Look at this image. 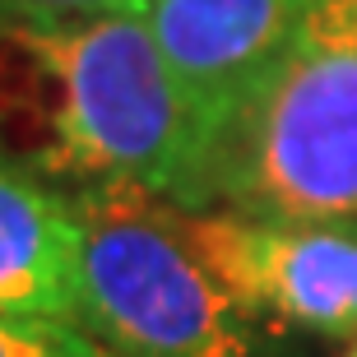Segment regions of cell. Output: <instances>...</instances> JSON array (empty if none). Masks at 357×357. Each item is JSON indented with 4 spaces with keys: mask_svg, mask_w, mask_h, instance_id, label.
<instances>
[{
    "mask_svg": "<svg viewBox=\"0 0 357 357\" xmlns=\"http://www.w3.org/2000/svg\"><path fill=\"white\" fill-rule=\"evenodd\" d=\"M204 260L278 330L357 334V237L232 209L190 213Z\"/></svg>",
    "mask_w": 357,
    "mask_h": 357,
    "instance_id": "5b68a950",
    "label": "cell"
},
{
    "mask_svg": "<svg viewBox=\"0 0 357 357\" xmlns=\"http://www.w3.org/2000/svg\"><path fill=\"white\" fill-rule=\"evenodd\" d=\"M302 47L357 52V0H320L302 33Z\"/></svg>",
    "mask_w": 357,
    "mask_h": 357,
    "instance_id": "ba28073f",
    "label": "cell"
},
{
    "mask_svg": "<svg viewBox=\"0 0 357 357\" xmlns=\"http://www.w3.org/2000/svg\"><path fill=\"white\" fill-rule=\"evenodd\" d=\"M0 311L79 316L75 195L0 153Z\"/></svg>",
    "mask_w": 357,
    "mask_h": 357,
    "instance_id": "8992f818",
    "label": "cell"
},
{
    "mask_svg": "<svg viewBox=\"0 0 357 357\" xmlns=\"http://www.w3.org/2000/svg\"><path fill=\"white\" fill-rule=\"evenodd\" d=\"M209 209L357 237V52L297 47L223 135Z\"/></svg>",
    "mask_w": 357,
    "mask_h": 357,
    "instance_id": "3957f363",
    "label": "cell"
},
{
    "mask_svg": "<svg viewBox=\"0 0 357 357\" xmlns=\"http://www.w3.org/2000/svg\"><path fill=\"white\" fill-rule=\"evenodd\" d=\"M121 0H0V19H52V14H89Z\"/></svg>",
    "mask_w": 357,
    "mask_h": 357,
    "instance_id": "9c48e42d",
    "label": "cell"
},
{
    "mask_svg": "<svg viewBox=\"0 0 357 357\" xmlns=\"http://www.w3.org/2000/svg\"><path fill=\"white\" fill-rule=\"evenodd\" d=\"M79 325L107 357H278V325L204 260L190 213L130 185L70 190Z\"/></svg>",
    "mask_w": 357,
    "mask_h": 357,
    "instance_id": "7a4b0ae2",
    "label": "cell"
},
{
    "mask_svg": "<svg viewBox=\"0 0 357 357\" xmlns=\"http://www.w3.org/2000/svg\"><path fill=\"white\" fill-rule=\"evenodd\" d=\"M320 0H144L149 28L195 116L209 167L255 93L288 66Z\"/></svg>",
    "mask_w": 357,
    "mask_h": 357,
    "instance_id": "277c9868",
    "label": "cell"
},
{
    "mask_svg": "<svg viewBox=\"0 0 357 357\" xmlns=\"http://www.w3.org/2000/svg\"><path fill=\"white\" fill-rule=\"evenodd\" d=\"M0 357H107L79 320L0 311Z\"/></svg>",
    "mask_w": 357,
    "mask_h": 357,
    "instance_id": "52a82bcc",
    "label": "cell"
},
{
    "mask_svg": "<svg viewBox=\"0 0 357 357\" xmlns=\"http://www.w3.org/2000/svg\"><path fill=\"white\" fill-rule=\"evenodd\" d=\"M0 153L61 190L130 185L185 213L209 209V144L144 0L0 19Z\"/></svg>",
    "mask_w": 357,
    "mask_h": 357,
    "instance_id": "6da1fadb",
    "label": "cell"
},
{
    "mask_svg": "<svg viewBox=\"0 0 357 357\" xmlns=\"http://www.w3.org/2000/svg\"><path fill=\"white\" fill-rule=\"evenodd\" d=\"M344 357H357V344H353V348H348V353H344Z\"/></svg>",
    "mask_w": 357,
    "mask_h": 357,
    "instance_id": "30bf717a",
    "label": "cell"
}]
</instances>
